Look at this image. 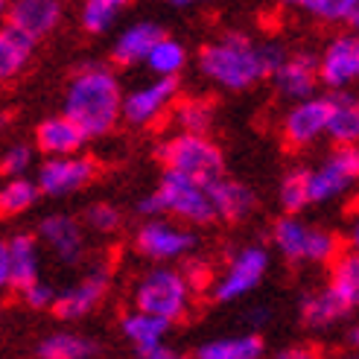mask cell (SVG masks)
<instances>
[{"mask_svg":"<svg viewBox=\"0 0 359 359\" xmlns=\"http://www.w3.org/2000/svg\"><path fill=\"white\" fill-rule=\"evenodd\" d=\"M327 286L353 310L356 301H359V257L356 255H342L339 257L336 266H333V272H330V283Z\"/></svg>","mask_w":359,"mask_h":359,"instance_id":"obj_31","label":"cell"},{"mask_svg":"<svg viewBox=\"0 0 359 359\" xmlns=\"http://www.w3.org/2000/svg\"><path fill=\"white\" fill-rule=\"evenodd\" d=\"M199 70L228 91H245L266 79L260 44H255L243 32H228L219 41L205 44L199 53Z\"/></svg>","mask_w":359,"mask_h":359,"instance_id":"obj_2","label":"cell"},{"mask_svg":"<svg viewBox=\"0 0 359 359\" xmlns=\"http://www.w3.org/2000/svg\"><path fill=\"white\" fill-rule=\"evenodd\" d=\"M32 167V149L29 147H9L0 158V175H27Z\"/></svg>","mask_w":359,"mask_h":359,"instance_id":"obj_36","label":"cell"},{"mask_svg":"<svg viewBox=\"0 0 359 359\" xmlns=\"http://www.w3.org/2000/svg\"><path fill=\"white\" fill-rule=\"evenodd\" d=\"M272 76L286 100H307L316 94L318 85V59L310 53H286V59Z\"/></svg>","mask_w":359,"mask_h":359,"instance_id":"obj_18","label":"cell"},{"mask_svg":"<svg viewBox=\"0 0 359 359\" xmlns=\"http://www.w3.org/2000/svg\"><path fill=\"white\" fill-rule=\"evenodd\" d=\"M190 283L175 269H152L143 275L135 290V307L143 313H155L167 321H175L187 313Z\"/></svg>","mask_w":359,"mask_h":359,"instance_id":"obj_5","label":"cell"},{"mask_svg":"<svg viewBox=\"0 0 359 359\" xmlns=\"http://www.w3.org/2000/svg\"><path fill=\"white\" fill-rule=\"evenodd\" d=\"M120 82L105 67H85L70 79L65 94V114L88 137L109 135L120 117Z\"/></svg>","mask_w":359,"mask_h":359,"instance_id":"obj_1","label":"cell"},{"mask_svg":"<svg viewBox=\"0 0 359 359\" xmlns=\"http://www.w3.org/2000/svg\"><path fill=\"white\" fill-rule=\"evenodd\" d=\"M9 286V243H0V290Z\"/></svg>","mask_w":359,"mask_h":359,"instance_id":"obj_38","label":"cell"},{"mask_svg":"<svg viewBox=\"0 0 359 359\" xmlns=\"http://www.w3.org/2000/svg\"><path fill=\"white\" fill-rule=\"evenodd\" d=\"M193 245H196L193 231L178 228L172 222H161V219H152L147 225H140V231L135 234V248L149 260L184 257L187 251H193Z\"/></svg>","mask_w":359,"mask_h":359,"instance_id":"obj_12","label":"cell"},{"mask_svg":"<svg viewBox=\"0 0 359 359\" xmlns=\"http://www.w3.org/2000/svg\"><path fill=\"white\" fill-rule=\"evenodd\" d=\"M109 280H111L109 266L91 269L76 286H70L65 292H56V298H53V313L62 321H76V318L88 316L102 301L105 290H109Z\"/></svg>","mask_w":359,"mask_h":359,"instance_id":"obj_13","label":"cell"},{"mask_svg":"<svg viewBox=\"0 0 359 359\" xmlns=\"http://www.w3.org/2000/svg\"><path fill=\"white\" fill-rule=\"evenodd\" d=\"M283 4L330 24H356L359 18V0H283Z\"/></svg>","mask_w":359,"mask_h":359,"instance_id":"obj_28","label":"cell"},{"mask_svg":"<svg viewBox=\"0 0 359 359\" xmlns=\"http://www.w3.org/2000/svg\"><path fill=\"white\" fill-rule=\"evenodd\" d=\"M39 356L41 359H88V356H97V345L74 333H56V336H47L39 345Z\"/></svg>","mask_w":359,"mask_h":359,"instance_id":"obj_30","label":"cell"},{"mask_svg":"<svg viewBox=\"0 0 359 359\" xmlns=\"http://www.w3.org/2000/svg\"><path fill=\"white\" fill-rule=\"evenodd\" d=\"M178 123H182L184 132L205 135L213 123V105L208 100H187L178 105Z\"/></svg>","mask_w":359,"mask_h":359,"instance_id":"obj_34","label":"cell"},{"mask_svg":"<svg viewBox=\"0 0 359 359\" xmlns=\"http://www.w3.org/2000/svg\"><path fill=\"white\" fill-rule=\"evenodd\" d=\"M205 193H208V202L213 208V219H222V222H243L257 205V196L245 184L231 182L225 175L208 182Z\"/></svg>","mask_w":359,"mask_h":359,"instance_id":"obj_17","label":"cell"},{"mask_svg":"<svg viewBox=\"0 0 359 359\" xmlns=\"http://www.w3.org/2000/svg\"><path fill=\"white\" fill-rule=\"evenodd\" d=\"M158 158L164 161L167 170L182 172L199 184H208L225 172V158L217 149V143H210L205 135L196 132H182L172 140H167L158 149Z\"/></svg>","mask_w":359,"mask_h":359,"instance_id":"obj_4","label":"cell"},{"mask_svg":"<svg viewBox=\"0 0 359 359\" xmlns=\"http://www.w3.org/2000/svg\"><path fill=\"white\" fill-rule=\"evenodd\" d=\"M35 41H29L24 32L15 27H0V82H9L24 70V65L32 56Z\"/></svg>","mask_w":359,"mask_h":359,"instance_id":"obj_25","label":"cell"},{"mask_svg":"<svg viewBox=\"0 0 359 359\" xmlns=\"http://www.w3.org/2000/svg\"><path fill=\"white\" fill-rule=\"evenodd\" d=\"M202 359H260L263 339L260 336H237V339H217L199 348Z\"/></svg>","mask_w":359,"mask_h":359,"instance_id":"obj_29","label":"cell"},{"mask_svg":"<svg viewBox=\"0 0 359 359\" xmlns=\"http://www.w3.org/2000/svg\"><path fill=\"white\" fill-rule=\"evenodd\" d=\"M120 210L117 208H111V205H91L85 210V225L91 228V231H97V234H114V231L120 228Z\"/></svg>","mask_w":359,"mask_h":359,"instance_id":"obj_35","label":"cell"},{"mask_svg":"<svg viewBox=\"0 0 359 359\" xmlns=\"http://www.w3.org/2000/svg\"><path fill=\"white\" fill-rule=\"evenodd\" d=\"M137 213L143 217H155V213H172L175 219H184L187 225H208L213 222V208L208 202L205 184L193 182V178L167 170L161 184L152 196L137 202Z\"/></svg>","mask_w":359,"mask_h":359,"instance_id":"obj_3","label":"cell"},{"mask_svg":"<svg viewBox=\"0 0 359 359\" xmlns=\"http://www.w3.org/2000/svg\"><path fill=\"white\" fill-rule=\"evenodd\" d=\"M327 114H330L327 97L298 100V105L283 120V135L290 140V147H307V143H313L316 137L325 135Z\"/></svg>","mask_w":359,"mask_h":359,"instance_id":"obj_16","label":"cell"},{"mask_svg":"<svg viewBox=\"0 0 359 359\" xmlns=\"http://www.w3.org/2000/svg\"><path fill=\"white\" fill-rule=\"evenodd\" d=\"M330 100V114H327V126L325 132L339 143V147H348V143H356L359 137V105L356 97L342 91H333Z\"/></svg>","mask_w":359,"mask_h":359,"instance_id":"obj_22","label":"cell"},{"mask_svg":"<svg viewBox=\"0 0 359 359\" xmlns=\"http://www.w3.org/2000/svg\"><path fill=\"white\" fill-rule=\"evenodd\" d=\"M170 325L172 321L161 318L155 313H143V310H135L123 318V336L132 342L135 353L140 359H172V348L167 345V333H170Z\"/></svg>","mask_w":359,"mask_h":359,"instance_id":"obj_11","label":"cell"},{"mask_svg":"<svg viewBox=\"0 0 359 359\" xmlns=\"http://www.w3.org/2000/svg\"><path fill=\"white\" fill-rule=\"evenodd\" d=\"M97 164L79 152L74 155H47V161L39 167V190L47 196H70L79 193L94 178Z\"/></svg>","mask_w":359,"mask_h":359,"instance_id":"obj_8","label":"cell"},{"mask_svg":"<svg viewBox=\"0 0 359 359\" xmlns=\"http://www.w3.org/2000/svg\"><path fill=\"white\" fill-rule=\"evenodd\" d=\"M280 205L286 213H298L310 205L307 196V170H295L280 182Z\"/></svg>","mask_w":359,"mask_h":359,"instance_id":"obj_33","label":"cell"},{"mask_svg":"<svg viewBox=\"0 0 359 359\" xmlns=\"http://www.w3.org/2000/svg\"><path fill=\"white\" fill-rule=\"evenodd\" d=\"M266 269H269L266 248L248 245V248L237 251V255L231 257L225 275L217 280V286H213V295H217V301H237V298L248 295L251 290H257Z\"/></svg>","mask_w":359,"mask_h":359,"instance_id":"obj_9","label":"cell"},{"mask_svg":"<svg viewBox=\"0 0 359 359\" xmlns=\"http://www.w3.org/2000/svg\"><path fill=\"white\" fill-rule=\"evenodd\" d=\"M143 65H147L158 76H178L184 70V65H187V50H184L182 41L161 35V39L152 44V50L147 53Z\"/></svg>","mask_w":359,"mask_h":359,"instance_id":"obj_27","label":"cell"},{"mask_svg":"<svg viewBox=\"0 0 359 359\" xmlns=\"http://www.w3.org/2000/svg\"><path fill=\"white\" fill-rule=\"evenodd\" d=\"M272 237H275V245L280 248V255L292 263H301V260L330 263L339 251V243L330 231L304 225L301 219H292V217L275 222Z\"/></svg>","mask_w":359,"mask_h":359,"instance_id":"obj_6","label":"cell"},{"mask_svg":"<svg viewBox=\"0 0 359 359\" xmlns=\"http://www.w3.org/2000/svg\"><path fill=\"white\" fill-rule=\"evenodd\" d=\"M6 6H9V0H0V18L6 15Z\"/></svg>","mask_w":359,"mask_h":359,"instance_id":"obj_40","label":"cell"},{"mask_svg":"<svg viewBox=\"0 0 359 359\" xmlns=\"http://www.w3.org/2000/svg\"><path fill=\"white\" fill-rule=\"evenodd\" d=\"M348 313H351V307L330 290V286H325V290H318L301 301V318L307 321L310 327L336 325V321H342Z\"/></svg>","mask_w":359,"mask_h":359,"instance_id":"obj_24","label":"cell"},{"mask_svg":"<svg viewBox=\"0 0 359 359\" xmlns=\"http://www.w3.org/2000/svg\"><path fill=\"white\" fill-rule=\"evenodd\" d=\"M161 35H164V29H161L158 24H152V21L132 24L129 29L120 32V39L114 41L111 56H114L117 65H126V67L140 65L143 59H147V53L152 50V44L161 39Z\"/></svg>","mask_w":359,"mask_h":359,"instance_id":"obj_21","label":"cell"},{"mask_svg":"<svg viewBox=\"0 0 359 359\" xmlns=\"http://www.w3.org/2000/svg\"><path fill=\"white\" fill-rule=\"evenodd\" d=\"M170 6H193V4H202V0H167Z\"/></svg>","mask_w":359,"mask_h":359,"instance_id":"obj_39","label":"cell"},{"mask_svg":"<svg viewBox=\"0 0 359 359\" xmlns=\"http://www.w3.org/2000/svg\"><path fill=\"white\" fill-rule=\"evenodd\" d=\"M39 237L44 240V245L56 255L62 263H79L85 255V234H82V225L70 217H47L39 225Z\"/></svg>","mask_w":359,"mask_h":359,"instance_id":"obj_19","label":"cell"},{"mask_svg":"<svg viewBox=\"0 0 359 359\" xmlns=\"http://www.w3.org/2000/svg\"><path fill=\"white\" fill-rule=\"evenodd\" d=\"M356 76H359V41L356 35H339L318 59V82H325L330 91H342V88L356 82Z\"/></svg>","mask_w":359,"mask_h":359,"instance_id":"obj_14","label":"cell"},{"mask_svg":"<svg viewBox=\"0 0 359 359\" xmlns=\"http://www.w3.org/2000/svg\"><path fill=\"white\" fill-rule=\"evenodd\" d=\"M39 184L29 182L27 175H4L0 182V217H18L39 202Z\"/></svg>","mask_w":359,"mask_h":359,"instance_id":"obj_26","label":"cell"},{"mask_svg":"<svg viewBox=\"0 0 359 359\" xmlns=\"http://www.w3.org/2000/svg\"><path fill=\"white\" fill-rule=\"evenodd\" d=\"M24 301L29 304L32 310H44V307H53V298H56V290L50 283H41V280H32L29 286L21 290Z\"/></svg>","mask_w":359,"mask_h":359,"instance_id":"obj_37","label":"cell"},{"mask_svg":"<svg viewBox=\"0 0 359 359\" xmlns=\"http://www.w3.org/2000/svg\"><path fill=\"white\" fill-rule=\"evenodd\" d=\"M175 97H178V76H158L155 82L137 88L129 97H123L120 114L132 126H149L170 109Z\"/></svg>","mask_w":359,"mask_h":359,"instance_id":"obj_10","label":"cell"},{"mask_svg":"<svg viewBox=\"0 0 359 359\" xmlns=\"http://www.w3.org/2000/svg\"><path fill=\"white\" fill-rule=\"evenodd\" d=\"M126 0H85L82 6V27L88 32H105L123 9Z\"/></svg>","mask_w":359,"mask_h":359,"instance_id":"obj_32","label":"cell"},{"mask_svg":"<svg viewBox=\"0 0 359 359\" xmlns=\"http://www.w3.org/2000/svg\"><path fill=\"white\" fill-rule=\"evenodd\" d=\"M62 21V0H12L6 6V24L24 32L29 41H41Z\"/></svg>","mask_w":359,"mask_h":359,"instance_id":"obj_15","label":"cell"},{"mask_svg":"<svg viewBox=\"0 0 359 359\" xmlns=\"http://www.w3.org/2000/svg\"><path fill=\"white\" fill-rule=\"evenodd\" d=\"M32 280H39V243L29 234H18L9 240V286L21 292Z\"/></svg>","mask_w":359,"mask_h":359,"instance_id":"obj_23","label":"cell"},{"mask_svg":"<svg viewBox=\"0 0 359 359\" xmlns=\"http://www.w3.org/2000/svg\"><path fill=\"white\" fill-rule=\"evenodd\" d=\"M85 140L88 135L67 114L47 117L35 132V143L44 155H74L85 147Z\"/></svg>","mask_w":359,"mask_h":359,"instance_id":"obj_20","label":"cell"},{"mask_svg":"<svg viewBox=\"0 0 359 359\" xmlns=\"http://www.w3.org/2000/svg\"><path fill=\"white\" fill-rule=\"evenodd\" d=\"M359 175V152L353 149V143L339 147L325 158V164L318 170H307V196L310 205L318 202H333L339 196H345Z\"/></svg>","mask_w":359,"mask_h":359,"instance_id":"obj_7","label":"cell"}]
</instances>
